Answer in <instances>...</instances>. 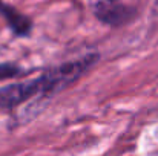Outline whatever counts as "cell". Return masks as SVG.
<instances>
[{"label":"cell","instance_id":"3957f363","mask_svg":"<svg viewBox=\"0 0 158 156\" xmlns=\"http://www.w3.org/2000/svg\"><path fill=\"white\" fill-rule=\"evenodd\" d=\"M95 17L109 26H121L131 22L134 9L120 0H89Z\"/></svg>","mask_w":158,"mask_h":156},{"label":"cell","instance_id":"5b68a950","mask_svg":"<svg viewBox=\"0 0 158 156\" xmlns=\"http://www.w3.org/2000/svg\"><path fill=\"white\" fill-rule=\"evenodd\" d=\"M22 74H23V69L19 67L17 64H12V63H2L0 64V81L15 78Z\"/></svg>","mask_w":158,"mask_h":156},{"label":"cell","instance_id":"277c9868","mask_svg":"<svg viewBox=\"0 0 158 156\" xmlns=\"http://www.w3.org/2000/svg\"><path fill=\"white\" fill-rule=\"evenodd\" d=\"M0 14L6 18L9 28L14 31L15 35H28L32 29V23L28 17H25L23 14H20L19 11H15L12 6L5 5L0 0Z\"/></svg>","mask_w":158,"mask_h":156},{"label":"cell","instance_id":"7a4b0ae2","mask_svg":"<svg viewBox=\"0 0 158 156\" xmlns=\"http://www.w3.org/2000/svg\"><path fill=\"white\" fill-rule=\"evenodd\" d=\"M35 95H45V84L42 75L35 80L9 84L0 89V109H14L19 104L31 100Z\"/></svg>","mask_w":158,"mask_h":156},{"label":"cell","instance_id":"6da1fadb","mask_svg":"<svg viewBox=\"0 0 158 156\" xmlns=\"http://www.w3.org/2000/svg\"><path fill=\"white\" fill-rule=\"evenodd\" d=\"M97 60L95 55H89V57H83L80 60L75 61H68L63 63L57 67H52L49 70H46L42 78L45 83V95H54L60 90H63L64 87H68L71 83H74L86 69L91 67V64Z\"/></svg>","mask_w":158,"mask_h":156}]
</instances>
